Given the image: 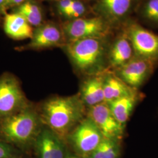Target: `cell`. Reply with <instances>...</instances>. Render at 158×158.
I'll use <instances>...</instances> for the list:
<instances>
[{
    "label": "cell",
    "mask_w": 158,
    "mask_h": 158,
    "mask_svg": "<svg viewBox=\"0 0 158 158\" xmlns=\"http://www.w3.org/2000/svg\"><path fill=\"white\" fill-rule=\"evenodd\" d=\"M64 32L70 42L85 38H101L107 33V27L101 18H79L65 24Z\"/></svg>",
    "instance_id": "7"
},
{
    "label": "cell",
    "mask_w": 158,
    "mask_h": 158,
    "mask_svg": "<svg viewBox=\"0 0 158 158\" xmlns=\"http://www.w3.org/2000/svg\"><path fill=\"white\" fill-rule=\"evenodd\" d=\"M66 50L74 66L81 73L89 76L106 72V48L101 38L70 42Z\"/></svg>",
    "instance_id": "3"
},
{
    "label": "cell",
    "mask_w": 158,
    "mask_h": 158,
    "mask_svg": "<svg viewBox=\"0 0 158 158\" xmlns=\"http://www.w3.org/2000/svg\"><path fill=\"white\" fill-rule=\"evenodd\" d=\"M4 29L6 34L14 40L31 39L33 36L31 25L22 15L16 12L6 14Z\"/></svg>",
    "instance_id": "16"
},
{
    "label": "cell",
    "mask_w": 158,
    "mask_h": 158,
    "mask_svg": "<svg viewBox=\"0 0 158 158\" xmlns=\"http://www.w3.org/2000/svg\"><path fill=\"white\" fill-rule=\"evenodd\" d=\"M86 117L95 124L104 138L121 141L125 128L114 117L106 102L87 108Z\"/></svg>",
    "instance_id": "8"
},
{
    "label": "cell",
    "mask_w": 158,
    "mask_h": 158,
    "mask_svg": "<svg viewBox=\"0 0 158 158\" xmlns=\"http://www.w3.org/2000/svg\"><path fill=\"white\" fill-rule=\"evenodd\" d=\"M74 0H60L57 9L60 14H64L68 11L69 7L72 5Z\"/></svg>",
    "instance_id": "23"
},
{
    "label": "cell",
    "mask_w": 158,
    "mask_h": 158,
    "mask_svg": "<svg viewBox=\"0 0 158 158\" xmlns=\"http://www.w3.org/2000/svg\"><path fill=\"white\" fill-rule=\"evenodd\" d=\"M140 99L138 91L111 102H106L115 119L125 128L136 104Z\"/></svg>",
    "instance_id": "15"
},
{
    "label": "cell",
    "mask_w": 158,
    "mask_h": 158,
    "mask_svg": "<svg viewBox=\"0 0 158 158\" xmlns=\"http://www.w3.org/2000/svg\"><path fill=\"white\" fill-rule=\"evenodd\" d=\"M26 1V0H6V10L16 6H19Z\"/></svg>",
    "instance_id": "24"
},
{
    "label": "cell",
    "mask_w": 158,
    "mask_h": 158,
    "mask_svg": "<svg viewBox=\"0 0 158 158\" xmlns=\"http://www.w3.org/2000/svg\"><path fill=\"white\" fill-rule=\"evenodd\" d=\"M103 74L104 72L89 76L80 85L78 94L87 109L105 102Z\"/></svg>",
    "instance_id": "11"
},
{
    "label": "cell",
    "mask_w": 158,
    "mask_h": 158,
    "mask_svg": "<svg viewBox=\"0 0 158 158\" xmlns=\"http://www.w3.org/2000/svg\"><path fill=\"white\" fill-rule=\"evenodd\" d=\"M143 14L149 21L158 23V0H148L143 7Z\"/></svg>",
    "instance_id": "21"
},
{
    "label": "cell",
    "mask_w": 158,
    "mask_h": 158,
    "mask_svg": "<svg viewBox=\"0 0 158 158\" xmlns=\"http://www.w3.org/2000/svg\"><path fill=\"white\" fill-rule=\"evenodd\" d=\"M135 56L131 43L125 35L116 40L107 55L109 66L115 70L124 66Z\"/></svg>",
    "instance_id": "13"
},
{
    "label": "cell",
    "mask_w": 158,
    "mask_h": 158,
    "mask_svg": "<svg viewBox=\"0 0 158 158\" xmlns=\"http://www.w3.org/2000/svg\"><path fill=\"white\" fill-rule=\"evenodd\" d=\"M103 90L106 102L124 96L131 95L138 90L130 87L114 72H104L103 74Z\"/></svg>",
    "instance_id": "14"
},
{
    "label": "cell",
    "mask_w": 158,
    "mask_h": 158,
    "mask_svg": "<svg viewBox=\"0 0 158 158\" xmlns=\"http://www.w3.org/2000/svg\"><path fill=\"white\" fill-rule=\"evenodd\" d=\"M43 127L37 108L29 103L18 112L0 119V138L24 151L33 147Z\"/></svg>",
    "instance_id": "2"
},
{
    "label": "cell",
    "mask_w": 158,
    "mask_h": 158,
    "mask_svg": "<svg viewBox=\"0 0 158 158\" xmlns=\"http://www.w3.org/2000/svg\"><path fill=\"white\" fill-rule=\"evenodd\" d=\"M29 104L17 77L10 73L0 76V119L11 115Z\"/></svg>",
    "instance_id": "5"
},
{
    "label": "cell",
    "mask_w": 158,
    "mask_h": 158,
    "mask_svg": "<svg viewBox=\"0 0 158 158\" xmlns=\"http://www.w3.org/2000/svg\"><path fill=\"white\" fill-rule=\"evenodd\" d=\"M125 35L132 46L135 56L155 62L158 60V35L136 23L130 25Z\"/></svg>",
    "instance_id": "6"
},
{
    "label": "cell",
    "mask_w": 158,
    "mask_h": 158,
    "mask_svg": "<svg viewBox=\"0 0 158 158\" xmlns=\"http://www.w3.org/2000/svg\"><path fill=\"white\" fill-rule=\"evenodd\" d=\"M6 0H0V15L6 13Z\"/></svg>",
    "instance_id": "25"
},
{
    "label": "cell",
    "mask_w": 158,
    "mask_h": 158,
    "mask_svg": "<svg viewBox=\"0 0 158 158\" xmlns=\"http://www.w3.org/2000/svg\"><path fill=\"white\" fill-rule=\"evenodd\" d=\"M155 63L134 56L114 73L134 90H138L152 73Z\"/></svg>",
    "instance_id": "9"
},
{
    "label": "cell",
    "mask_w": 158,
    "mask_h": 158,
    "mask_svg": "<svg viewBox=\"0 0 158 158\" xmlns=\"http://www.w3.org/2000/svg\"><path fill=\"white\" fill-rule=\"evenodd\" d=\"M85 11L86 8L83 3L78 0H74L64 16L77 19L84 15Z\"/></svg>",
    "instance_id": "22"
},
{
    "label": "cell",
    "mask_w": 158,
    "mask_h": 158,
    "mask_svg": "<svg viewBox=\"0 0 158 158\" xmlns=\"http://www.w3.org/2000/svg\"><path fill=\"white\" fill-rule=\"evenodd\" d=\"M33 148L36 158H66L69 151L67 143L44 125Z\"/></svg>",
    "instance_id": "10"
},
{
    "label": "cell",
    "mask_w": 158,
    "mask_h": 158,
    "mask_svg": "<svg viewBox=\"0 0 158 158\" xmlns=\"http://www.w3.org/2000/svg\"><path fill=\"white\" fill-rule=\"evenodd\" d=\"M62 40L59 29L52 24L40 25L33 32L31 42L25 48L40 49L59 45Z\"/></svg>",
    "instance_id": "12"
},
{
    "label": "cell",
    "mask_w": 158,
    "mask_h": 158,
    "mask_svg": "<svg viewBox=\"0 0 158 158\" xmlns=\"http://www.w3.org/2000/svg\"><path fill=\"white\" fill-rule=\"evenodd\" d=\"M134 2V0H100V9L106 17L116 20L128 14Z\"/></svg>",
    "instance_id": "17"
},
{
    "label": "cell",
    "mask_w": 158,
    "mask_h": 158,
    "mask_svg": "<svg viewBox=\"0 0 158 158\" xmlns=\"http://www.w3.org/2000/svg\"><path fill=\"white\" fill-rule=\"evenodd\" d=\"M121 140L104 138L94 151L87 158H120Z\"/></svg>",
    "instance_id": "18"
},
{
    "label": "cell",
    "mask_w": 158,
    "mask_h": 158,
    "mask_svg": "<svg viewBox=\"0 0 158 158\" xmlns=\"http://www.w3.org/2000/svg\"><path fill=\"white\" fill-rule=\"evenodd\" d=\"M15 12L22 15L32 26L38 27L42 21V14L39 6L31 1H25L18 6Z\"/></svg>",
    "instance_id": "19"
},
{
    "label": "cell",
    "mask_w": 158,
    "mask_h": 158,
    "mask_svg": "<svg viewBox=\"0 0 158 158\" xmlns=\"http://www.w3.org/2000/svg\"><path fill=\"white\" fill-rule=\"evenodd\" d=\"M66 158H80L78 156H77L76 155H75L74 153L71 152V151H69L68 152V156Z\"/></svg>",
    "instance_id": "26"
},
{
    "label": "cell",
    "mask_w": 158,
    "mask_h": 158,
    "mask_svg": "<svg viewBox=\"0 0 158 158\" xmlns=\"http://www.w3.org/2000/svg\"><path fill=\"white\" fill-rule=\"evenodd\" d=\"M0 158H24L23 151L0 138Z\"/></svg>",
    "instance_id": "20"
},
{
    "label": "cell",
    "mask_w": 158,
    "mask_h": 158,
    "mask_svg": "<svg viewBox=\"0 0 158 158\" xmlns=\"http://www.w3.org/2000/svg\"><path fill=\"white\" fill-rule=\"evenodd\" d=\"M104 136L95 124L85 117L66 139L72 152L81 158H87L103 139Z\"/></svg>",
    "instance_id": "4"
},
{
    "label": "cell",
    "mask_w": 158,
    "mask_h": 158,
    "mask_svg": "<svg viewBox=\"0 0 158 158\" xmlns=\"http://www.w3.org/2000/svg\"><path fill=\"white\" fill-rule=\"evenodd\" d=\"M37 109L43 125L66 143L68 136L87 114V108L78 94L51 97Z\"/></svg>",
    "instance_id": "1"
}]
</instances>
